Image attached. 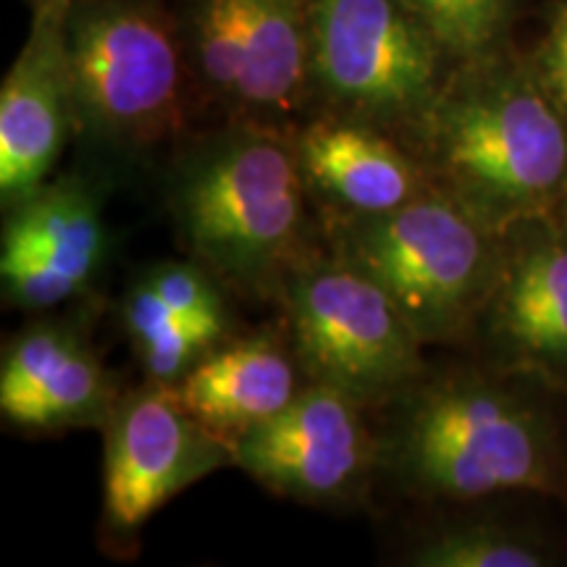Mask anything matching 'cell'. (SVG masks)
Returning a JSON list of instances; mask_svg holds the SVG:
<instances>
[{
  "instance_id": "14",
  "label": "cell",
  "mask_w": 567,
  "mask_h": 567,
  "mask_svg": "<svg viewBox=\"0 0 567 567\" xmlns=\"http://www.w3.org/2000/svg\"><path fill=\"white\" fill-rule=\"evenodd\" d=\"M66 17L32 9L30 34L0 87V203L3 210L51 179L76 134Z\"/></svg>"
},
{
  "instance_id": "9",
  "label": "cell",
  "mask_w": 567,
  "mask_h": 567,
  "mask_svg": "<svg viewBox=\"0 0 567 567\" xmlns=\"http://www.w3.org/2000/svg\"><path fill=\"white\" fill-rule=\"evenodd\" d=\"M103 542L137 549L145 523L174 496L221 467L231 446L184 408L174 386L145 381L122 392L103 425Z\"/></svg>"
},
{
  "instance_id": "12",
  "label": "cell",
  "mask_w": 567,
  "mask_h": 567,
  "mask_svg": "<svg viewBox=\"0 0 567 567\" xmlns=\"http://www.w3.org/2000/svg\"><path fill=\"white\" fill-rule=\"evenodd\" d=\"M109 224L95 179L63 174L6 208L0 237L3 302L48 313L90 292L109 258Z\"/></svg>"
},
{
  "instance_id": "11",
  "label": "cell",
  "mask_w": 567,
  "mask_h": 567,
  "mask_svg": "<svg viewBox=\"0 0 567 567\" xmlns=\"http://www.w3.org/2000/svg\"><path fill=\"white\" fill-rule=\"evenodd\" d=\"M471 339L492 371L567 394V229L557 216L505 234L499 279Z\"/></svg>"
},
{
  "instance_id": "16",
  "label": "cell",
  "mask_w": 567,
  "mask_h": 567,
  "mask_svg": "<svg viewBox=\"0 0 567 567\" xmlns=\"http://www.w3.org/2000/svg\"><path fill=\"white\" fill-rule=\"evenodd\" d=\"M305 384L289 339L264 331L224 339L174 389L184 408L231 446L292 405Z\"/></svg>"
},
{
  "instance_id": "10",
  "label": "cell",
  "mask_w": 567,
  "mask_h": 567,
  "mask_svg": "<svg viewBox=\"0 0 567 567\" xmlns=\"http://www.w3.org/2000/svg\"><path fill=\"white\" fill-rule=\"evenodd\" d=\"M368 413L339 389L308 381L292 405L231 444V463L284 499L318 509L360 507L379 478Z\"/></svg>"
},
{
  "instance_id": "5",
  "label": "cell",
  "mask_w": 567,
  "mask_h": 567,
  "mask_svg": "<svg viewBox=\"0 0 567 567\" xmlns=\"http://www.w3.org/2000/svg\"><path fill=\"white\" fill-rule=\"evenodd\" d=\"M323 239L384 289L425 347L473 337L505 255V237L434 184L381 216L323 221Z\"/></svg>"
},
{
  "instance_id": "22",
  "label": "cell",
  "mask_w": 567,
  "mask_h": 567,
  "mask_svg": "<svg viewBox=\"0 0 567 567\" xmlns=\"http://www.w3.org/2000/svg\"><path fill=\"white\" fill-rule=\"evenodd\" d=\"M71 6H74V0H32V9H53L69 13Z\"/></svg>"
},
{
  "instance_id": "17",
  "label": "cell",
  "mask_w": 567,
  "mask_h": 567,
  "mask_svg": "<svg viewBox=\"0 0 567 567\" xmlns=\"http://www.w3.org/2000/svg\"><path fill=\"white\" fill-rule=\"evenodd\" d=\"M118 323L145 381L166 386L179 384L213 347L231 337V323L176 316L132 281L118 300Z\"/></svg>"
},
{
  "instance_id": "15",
  "label": "cell",
  "mask_w": 567,
  "mask_h": 567,
  "mask_svg": "<svg viewBox=\"0 0 567 567\" xmlns=\"http://www.w3.org/2000/svg\"><path fill=\"white\" fill-rule=\"evenodd\" d=\"M292 142L323 221L381 216L431 187L405 142L379 126L316 113L297 126Z\"/></svg>"
},
{
  "instance_id": "13",
  "label": "cell",
  "mask_w": 567,
  "mask_h": 567,
  "mask_svg": "<svg viewBox=\"0 0 567 567\" xmlns=\"http://www.w3.org/2000/svg\"><path fill=\"white\" fill-rule=\"evenodd\" d=\"M122 396L74 318H40L6 339L0 415L27 434L97 429Z\"/></svg>"
},
{
  "instance_id": "19",
  "label": "cell",
  "mask_w": 567,
  "mask_h": 567,
  "mask_svg": "<svg viewBox=\"0 0 567 567\" xmlns=\"http://www.w3.org/2000/svg\"><path fill=\"white\" fill-rule=\"evenodd\" d=\"M429 27L452 63H465L505 48L515 0H405Z\"/></svg>"
},
{
  "instance_id": "18",
  "label": "cell",
  "mask_w": 567,
  "mask_h": 567,
  "mask_svg": "<svg viewBox=\"0 0 567 567\" xmlns=\"http://www.w3.org/2000/svg\"><path fill=\"white\" fill-rule=\"evenodd\" d=\"M400 557L410 567H547L557 563L544 538L488 517H457L417 530Z\"/></svg>"
},
{
  "instance_id": "1",
  "label": "cell",
  "mask_w": 567,
  "mask_h": 567,
  "mask_svg": "<svg viewBox=\"0 0 567 567\" xmlns=\"http://www.w3.org/2000/svg\"><path fill=\"white\" fill-rule=\"evenodd\" d=\"M523 384L528 381L492 368H429L371 410L379 442L375 486L425 505L513 492L567 502L557 423Z\"/></svg>"
},
{
  "instance_id": "4",
  "label": "cell",
  "mask_w": 567,
  "mask_h": 567,
  "mask_svg": "<svg viewBox=\"0 0 567 567\" xmlns=\"http://www.w3.org/2000/svg\"><path fill=\"white\" fill-rule=\"evenodd\" d=\"M76 134L113 161L174 151L195 82L166 0H74L66 17Z\"/></svg>"
},
{
  "instance_id": "23",
  "label": "cell",
  "mask_w": 567,
  "mask_h": 567,
  "mask_svg": "<svg viewBox=\"0 0 567 567\" xmlns=\"http://www.w3.org/2000/svg\"><path fill=\"white\" fill-rule=\"evenodd\" d=\"M557 218H559V221H563V224H565V229H567V197H565L563 208H559V210H557Z\"/></svg>"
},
{
  "instance_id": "21",
  "label": "cell",
  "mask_w": 567,
  "mask_h": 567,
  "mask_svg": "<svg viewBox=\"0 0 567 567\" xmlns=\"http://www.w3.org/2000/svg\"><path fill=\"white\" fill-rule=\"evenodd\" d=\"M530 63L555 103L567 113V0H559L551 11L547 34L538 42Z\"/></svg>"
},
{
  "instance_id": "7",
  "label": "cell",
  "mask_w": 567,
  "mask_h": 567,
  "mask_svg": "<svg viewBox=\"0 0 567 567\" xmlns=\"http://www.w3.org/2000/svg\"><path fill=\"white\" fill-rule=\"evenodd\" d=\"M287 339L305 379L375 410L429 371L423 342L379 284L326 247L284 281Z\"/></svg>"
},
{
  "instance_id": "6",
  "label": "cell",
  "mask_w": 567,
  "mask_h": 567,
  "mask_svg": "<svg viewBox=\"0 0 567 567\" xmlns=\"http://www.w3.org/2000/svg\"><path fill=\"white\" fill-rule=\"evenodd\" d=\"M308 11L316 113L405 142L455 66L429 27L405 0H308Z\"/></svg>"
},
{
  "instance_id": "3",
  "label": "cell",
  "mask_w": 567,
  "mask_h": 567,
  "mask_svg": "<svg viewBox=\"0 0 567 567\" xmlns=\"http://www.w3.org/2000/svg\"><path fill=\"white\" fill-rule=\"evenodd\" d=\"M163 200L182 250L237 295L279 302L289 274L321 250L292 132L276 126L187 134L163 174Z\"/></svg>"
},
{
  "instance_id": "2",
  "label": "cell",
  "mask_w": 567,
  "mask_h": 567,
  "mask_svg": "<svg viewBox=\"0 0 567 567\" xmlns=\"http://www.w3.org/2000/svg\"><path fill=\"white\" fill-rule=\"evenodd\" d=\"M405 145L436 189L502 237L557 216L567 197V113L507 48L455 63Z\"/></svg>"
},
{
  "instance_id": "8",
  "label": "cell",
  "mask_w": 567,
  "mask_h": 567,
  "mask_svg": "<svg viewBox=\"0 0 567 567\" xmlns=\"http://www.w3.org/2000/svg\"><path fill=\"white\" fill-rule=\"evenodd\" d=\"M195 92L224 122L295 132L316 113L308 0H179Z\"/></svg>"
},
{
  "instance_id": "20",
  "label": "cell",
  "mask_w": 567,
  "mask_h": 567,
  "mask_svg": "<svg viewBox=\"0 0 567 567\" xmlns=\"http://www.w3.org/2000/svg\"><path fill=\"white\" fill-rule=\"evenodd\" d=\"M132 284L176 316L231 323L226 287L197 260H158L142 268Z\"/></svg>"
}]
</instances>
